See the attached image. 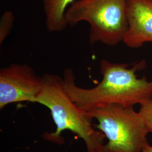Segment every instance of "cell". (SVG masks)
<instances>
[{
	"mask_svg": "<svg viewBox=\"0 0 152 152\" xmlns=\"http://www.w3.org/2000/svg\"><path fill=\"white\" fill-rule=\"evenodd\" d=\"M145 66L144 60L128 68L127 64L102 59L100 63L102 80L90 88L77 86L73 71L67 68L63 78L64 88L71 99L86 111L111 105L133 107L152 100V81L136 75V72Z\"/></svg>",
	"mask_w": 152,
	"mask_h": 152,
	"instance_id": "6da1fadb",
	"label": "cell"
},
{
	"mask_svg": "<svg viewBox=\"0 0 152 152\" xmlns=\"http://www.w3.org/2000/svg\"><path fill=\"white\" fill-rule=\"evenodd\" d=\"M42 86L34 103L49 109L56 130L45 133L44 139L56 144L64 143L61 134L71 131L84 141L86 152H103L105 135L96 130L87 112L81 108L66 92L63 78L55 74L42 76Z\"/></svg>",
	"mask_w": 152,
	"mask_h": 152,
	"instance_id": "7a4b0ae2",
	"label": "cell"
},
{
	"mask_svg": "<svg viewBox=\"0 0 152 152\" xmlns=\"http://www.w3.org/2000/svg\"><path fill=\"white\" fill-rule=\"evenodd\" d=\"M127 0H77L65 12L68 26L89 24V42L114 46L123 42L128 27Z\"/></svg>",
	"mask_w": 152,
	"mask_h": 152,
	"instance_id": "3957f363",
	"label": "cell"
},
{
	"mask_svg": "<svg viewBox=\"0 0 152 152\" xmlns=\"http://www.w3.org/2000/svg\"><path fill=\"white\" fill-rule=\"evenodd\" d=\"M86 112L98 121L95 127L108 139L103 152H141L148 143L149 132L133 107L111 105Z\"/></svg>",
	"mask_w": 152,
	"mask_h": 152,
	"instance_id": "277c9868",
	"label": "cell"
},
{
	"mask_svg": "<svg viewBox=\"0 0 152 152\" xmlns=\"http://www.w3.org/2000/svg\"><path fill=\"white\" fill-rule=\"evenodd\" d=\"M42 77L27 64L13 63L0 69V109L10 104L34 103L40 92Z\"/></svg>",
	"mask_w": 152,
	"mask_h": 152,
	"instance_id": "5b68a950",
	"label": "cell"
},
{
	"mask_svg": "<svg viewBox=\"0 0 152 152\" xmlns=\"http://www.w3.org/2000/svg\"><path fill=\"white\" fill-rule=\"evenodd\" d=\"M128 27L123 42L137 49L152 42V0H127Z\"/></svg>",
	"mask_w": 152,
	"mask_h": 152,
	"instance_id": "8992f818",
	"label": "cell"
},
{
	"mask_svg": "<svg viewBox=\"0 0 152 152\" xmlns=\"http://www.w3.org/2000/svg\"><path fill=\"white\" fill-rule=\"evenodd\" d=\"M77 0H43L45 24L51 32H60L68 27L65 20L67 7Z\"/></svg>",
	"mask_w": 152,
	"mask_h": 152,
	"instance_id": "52a82bcc",
	"label": "cell"
},
{
	"mask_svg": "<svg viewBox=\"0 0 152 152\" xmlns=\"http://www.w3.org/2000/svg\"><path fill=\"white\" fill-rule=\"evenodd\" d=\"M14 16L11 11H6L1 16L0 21V44L4 41L12 29Z\"/></svg>",
	"mask_w": 152,
	"mask_h": 152,
	"instance_id": "ba28073f",
	"label": "cell"
},
{
	"mask_svg": "<svg viewBox=\"0 0 152 152\" xmlns=\"http://www.w3.org/2000/svg\"><path fill=\"white\" fill-rule=\"evenodd\" d=\"M149 132H152V100L140 105L138 112Z\"/></svg>",
	"mask_w": 152,
	"mask_h": 152,
	"instance_id": "9c48e42d",
	"label": "cell"
},
{
	"mask_svg": "<svg viewBox=\"0 0 152 152\" xmlns=\"http://www.w3.org/2000/svg\"><path fill=\"white\" fill-rule=\"evenodd\" d=\"M141 152H152V146L150 145L148 142L144 145Z\"/></svg>",
	"mask_w": 152,
	"mask_h": 152,
	"instance_id": "30bf717a",
	"label": "cell"
}]
</instances>
